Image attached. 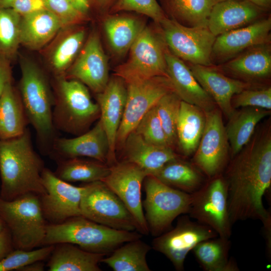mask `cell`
<instances>
[{"label": "cell", "instance_id": "20", "mask_svg": "<svg viewBox=\"0 0 271 271\" xmlns=\"http://www.w3.org/2000/svg\"><path fill=\"white\" fill-rule=\"evenodd\" d=\"M188 66L201 86L228 119L236 111L232 105L233 96L252 86L251 83L225 75L213 66L189 64Z\"/></svg>", "mask_w": 271, "mask_h": 271}, {"label": "cell", "instance_id": "40", "mask_svg": "<svg viewBox=\"0 0 271 271\" xmlns=\"http://www.w3.org/2000/svg\"><path fill=\"white\" fill-rule=\"evenodd\" d=\"M54 245H45L37 249H15L0 261V271L19 270L30 263L43 261L50 256Z\"/></svg>", "mask_w": 271, "mask_h": 271}, {"label": "cell", "instance_id": "37", "mask_svg": "<svg viewBox=\"0 0 271 271\" xmlns=\"http://www.w3.org/2000/svg\"><path fill=\"white\" fill-rule=\"evenodd\" d=\"M21 17L12 8L0 6V55L10 61L21 44Z\"/></svg>", "mask_w": 271, "mask_h": 271}, {"label": "cell", "instance_id": "47", "mask_svg": "<svg viewBox=\"0 0 271 271\" xmlns=\"http://www.w3.org/2000/svg\"><path fill=\"white\" fill-rule=\"evenodd\" d=\"M11 61L0 55V96L6 85L12 82Z\"/></svg>", "mask_w": 271, "mask_h": 271}, {"label": "cell", "instance_id": "45", "mask_svg": "<svg viewBox=\"0 0 271 271\" xmlns=\"http://www.w3.org/2000/svg\"><path fill=\"white\" fill-rule=\"evenodd\" d=\"M11 8L21 16L47 9L44 0H14Z\"/></svg>", "mask_w": 271, "mask_h": 271}, {"label": "cell", "instance_id": "30", "mask_svg": "<svg viewBox=\"0 0 271 271\" xmlns=\"http://www.w3.org/2000/svg\"><path fill=\"white\" fill-rule=\"evenodd\" d=\"M152 176L169 186L189 194L199 190L206 182L205 175L193 164L179 158L166 163Z\"/></svg>", "mask_w": 271, "mask_h": 271}, {"label": "cell", "instance_id": "36", "mask_svg": "<svg viewBox=\"0 0 271 271\" xmlns=\"http://www.w3.org/2000/svg\"><path fill=\"white\" fill-rule=\"evenodd\" d=\"M174 20L187 27H207L216 0H165Z\"/></svg>", "mask_w": 271, "mask_h": 271}, {"label": "cell", "instance_id": "54", "mask_svg": "<svg viewBox=\"0 0 271 271\" xmlns=\"http://www.w3.org/2000/svg\"><path fill=\"white\" fill-rule=\"evenodd\" d=\"M217 3L218 2H220V1H224V0H216Z\"/></svg>", "mask_w": 271, "mask_h": 271}, {"label": "cell", "instance_id": "22", "mask_svg": "<svg viewBox=\"0 0 271 271\" xmlns=\"http://www.w3.org/2000/svg\"><path fill=\"white\" fill-rule=\"evenodd\" d=\"M265 11L248 0L218 2L211 10L207 27L217 37L264 18Z\"/></svg>", "mask_w": 271, "mask_h": 271}, {"label": "cell", "instance_id": "16", "mask_svg": "<svg viewBox=\"0 0 271 271\" xmlns=\"http://www.w3.org/2000/svg\"><path fill=\"white\" fill-rule=\"evenodd\" d=\"M110 172L102 181L121 200L133 216L137 231L147 235L148 226L143 211L141 189L147 174L137 166L122 161L110 166Z\"/></svg>", "mask_w": 271, "mask_h": 271}, {"label": "cell", "instance_id": "19", "mask_svg": "<svg viewBox=\"0 0 271 271\" xmlns=\"http://www.w3.org/2000/svg\"><path fill=\"white\" fill-rule=\"evenodd\" d=\"M68 76L80 81L96 94L105 88L109 81L108 63L96 33L89 36L69 71Z\"/></svg>", "mask_w": 271, "mask_h": 271}, {"label": "cell", "instance_id": "48", "mask_svg": "<svg viewBox=\"0 0 271 271\" xmlns=\"http://www.w3.org/2000/svg\"><path fill=\"white\" fill-rule=\"evenodd\" d=\"M72 5L83 15L87 14L89 10L90 3L89 0H69Z\"/></svg>", "mask_w": 271, "mask_h": 271}, {"label": "cell", "instance_id": "18", "mask_svg": "<svg viewBox=\"0 0 271 271\" xmlns=\"http://www.w3.org/2000/svg\"><path fill=\"white\" fill-rule=\"evenodd\" d=\"M109 143L100 119L86 132L73 138L57 137L49 156L55 161L88 157L100 162H108Z\"/></svg>", "mask_w": 271, "mask_h": 271}, {"label": "cell", "instance_id": "5", "mask_svg": "<svg viewBox=\"0 0 271 271\" xmlns=\"http://www.w3.org/2000/svg\"><path fill=\"white\" fill-rule=\"evenodd\" d=\"M52 117L57 131L80 135L100 116L97 103L91 99L87 86L74 79L56 78Z\"/></svg>", "mask_w": 271, "mask_h": 271}, {"label": "cell", "instance_id": "15", "mask_svg": "<svg viewBox=\"0 0 271 271\" xmlns=\"http://www.w3.org/2000/svg\"><path fill=\"white\" fill-rule=\"evenodd\" d=\"M45 192L39 195L42 212L49 223L58 224L81 216L80 204L84 185L75 186L45 168L42 174Z\"/></svg>", "mask_w": 271, "mask_h": 271}, {"label": "cell", "instance_id": "21", "mask_svg": "<svg viewBox=\"0 0 271 271\" xmlns=\"http://www.w3.org/2000/svg\"><path fill=\"white\" fill-rule=\"evenodd\" d=\"M125 81L115 76L109 80L104 90L97 94L101 121L109 143L108 163L116 161V138L126 103L127 89Z\"/></svg>", "mask_w": 271, "mask_h": 271}, {"label": "cell", "instance_id": "8", "mask_svg": "<svg viewBox=\"0 0 271 271\" xmlns=\"http://www.w3.org/2000/svg\"><path fill=\"white\" fill-rule=\"evenodd\" d=\"M163 37L145 26L131 47L128 59L115 70L125 83L151 78H168Z\"/></svg>", "mask_w": 271, "mask_h": 271}, {"label": "cell", "instance_id": "7", "mask_svg": "<svg viewBox=\"0 0 271 271\" xmlns=\"http://www.w3.org/2000/svg\"><path fill=\"white\" fill-rule=\"evenodd\" d=\"M143 183L145 217L149 232L156 237L170 230L177 217L188 213L191 194L169 186L152 175L147 176Z\"/></svg>", "mask_w": 271, "mask_h": 271}, {"label": "cell", "instance_id": "26", "mask_svg": "<svg viewBox=\"0 0 271 271\" xmlns=\"http://www.w3.org/2000/svg\"><path fill=\"white\" fill-rule=\"evenodd\" d=\"M64 26L60 19L48 9L22 16L21 44L37 50L50 41Z\"/></svg>", "mask_w": 271, "mask_h": 271}, {"label": "cell", "instance_id": "10", "mask_svg": "<svg viewBox=\"0 0 271 271\" xmlns=\"http://www.w3.org/2000/svg\"><path fill=\"white\" fill-rule=\"evenodd\" d=\"M169 50L184 62L213 66L211 61L216 37L207 27H187L167 17L159 24Z\"/></svg>", "mask_w": 271, "mask_h": 271}, {"label": "cell", "instance_id": "44", "mask_svg": "<svg viewBox=\"0 0 271 271\" xmlns=\"http://www.w3.org/2000/svg\"><path fill=\"white\" fill-rule=\"evenodd\" d=\"M47 9L56 16L64 26L82 20L84 15L79 12L69 0H44Z\"/></svg>", "mask_w": 271, "mask_h": 271}, {"label": "cell", "instance_id": "4", "mask_svg": "<svg viewBox=\"0 0 271 271\" xmlns=\"http://www.w3.org/2000/svg\"><path fill=\"white\" fill-rule=\"evenodd\" d=\"M140 237L134 231L115 229L78 216L61 223L47 224L42 245L69 243L88 251L106 254Z\"/></svg>", "mask_w": 271, "mask_h": 271}, {"label": "cell", "instance_id": "12", "mask_svg": "<svg viewBox=\"0 0 271 271\" xmlns=\"http://www.w3.org/2000/svg\"><path fill=\"white\" fill-rule=\"evenodd\" d=\"M126 84L127 96L116 138V149L123 146L126 138L159 100L174 91L169 78L158 76Z\"/></svg>", "mask_w": 271, "mask_h": 271}, {"label": "cell", "instance_id": "3", "mask_svg": "<svg viewBox=\"0 0 271 271\" xmlns=\"http://www.w3.org/2000/svg\"><path fill=\"white\" fill-rule=\"evenodd\" d=\"M21 69L19 92L25 113L36 131L40 150L49 155L58 137L52 117L54 93L47 77L35 63L23 60Z\"/></svg>", "mask_w": 271, "mask_h": 271}, {"label": "cell", "instance_id": "9", "mask_svg": "<svg viewBox=\"0 0 271 271\" xmlns=\"http://www.w3.org/2000/svg\"><path fill=\"white\" fill-rule=\"evenodd\" d=\"M81 215L91 221L120 230H137L136 222L119 197L102 181L84 185Z\"/></svg>", "mask_w": 271, "mask_h": 271}, {"label": "cell", "instance_id": "25", "mask_svg": "<svg viewBox=\"0 0 271 271\" xmlns=\"http://www.w3.org/2000/svg\"><path fill=\"white\" fill-rule=\"evenodd\" d=\"M124 160L132 163L148 175H152L166 163L179 158L170 147L150 144L133 130L124 143Z\"/></svg>", "mask_w": 271, "mask_h": 271}, {"label": "cell", "instance_id": "11", "mask_svg": "<svg viewBox=\"0 0 271 271\" xmlns=\"http://www.w3.org/2000/svg\"><path fill=\"white\" fill-rule=\"evenodd\" d=\"M191 194L188 214L197 222L214 230L220 237L229 238L231 227L227 189L222 174L208 181Z\"/></svg>", "mask_w": 271, "mask_h": 271}, {"label": "cell", "instance_id": "31", "mask_svg": "<svg viewBox=\"0 0 271 271\" xmlns=\"http://www.w3.org/2000/svg\"><path fill=\"white\" fill-rule=\"evenodd\" d=\"M229 238L219 236L203 240L192 249L197 261L205 271H238L232 257H229Z\"/></svg>", "mask_w": 271, "mask_h": 271}, {"label": "cell", "instance_id": "43", "mask_svg": "<svg viewBox=\"0 0 271 271\" xmlns=\"http://www.w3.org/2000/svg\"><path fill=\"white\" fill-rule=\"evenodd\" d=\"M114 11H130L145 15L159 24L166 17L157 0H118Z\"/></svg>", "mask_w": 271, "mask_h": 271}, {"label": "cell", "instance_id": "14", "mask_svg": "<svg viewBox=\"0 0 271 271\" xmlns=\"http://www.w3.org/2000/svg\"><path fill=\"white\" fill-rule=\"evenodd\" d=\"M218 236L210 227L185 215L178 218L175 227L156 236L153 247L165 255L176 270L182 271L187 254L198 243Z\"/></svg>", "mask_w": 271, "mask_h": 271}, {"label": "cell", "instance_id": "24", "mask_svg": "<svg viewBox=\"0 0 271 271\" xmlns=\"http://www.w3.org/2000/svg\"><path fill=\"white\" fill-rule=\"evenodd\" d=\"M219 68L234 78L249 83L265 81L271 74L270 43L249 48Z\"/></svg>", "mask_w": 271, "mask_h": 271}, {"label": "cell", "instance_id": "35", "mask_svg": "<svg viewBox=\"0 0 271 271\" xmlns=\"http://www.w3.org/2000/svg\"><path fill=\"white\" fill-rule=\"evenodd\" d=\"M103 26L112 49L119 55L129 50L145 27L139 20L124 16L108 17L104 21Z\"/></svg>", "mask_w": 271, "mask_h": 271}, {"label": "cell", "instance_id": "42", "mask_svg": "<svg viewBox=\"0 0 271 271\" xmlns=\"http://www.w3.org/2000/svg\"><path fill=\"white\" fill-rule=\"evenodd\" d=\"M235 108L254 107L270 110L271 109V87H250L234 95L232 99Z\"/></svg>", "mask_w": 271, "mask_h": 271}, {"label": "cell", "instance_id": "51", "mask_svg": "<svg viewBox=\"0 0 271 271\" xmlns=\"http://www.w3.org/2000/svg\"><path fill=\"white\" fill-rule=\"evenodd\" d=\"M14 0H0V6L6 8H11Z\"/></svg>", "mask_w": 271, "mask_h": 271}, {"label": "cell", "instance_id": "34", "mask_svg": "<svg viewBox=\"0 0 271 271\" xmlns=\"http://www.w3.org/2000/svg\"><path fill=\"white\" fill-rule=\"evenodd\" d=\"M151 247L140 238L125 242L101 262L114 271H150L146 259Z\"/></svg>", "mask_w": 271, "mask_h": 271}, {"label": "cell", "instance_id": "53", "mask_svg": "<svg viewBox=\"0 0 271 271\" xmlns=\"http://www.w3.org/2000/svg\"><path fill=\"white\" fill-rule=\"evenodd\" d=\"M98 2H99L101 4H104L107 3L108 0H97Z\"/></svg>", "mask_w": 271, "mask_h": 271}, {"label": "cell", "instance_id": "32", "mask_svg": "<svg viewBox=\"0 0 271 271\" xmlns=\"http://www.w3.org/2000/svg\"><path fill=\"white\" fill-rule=\"evenodd\" d=\"M269 113L268 110L254 107L235 112L225 128L232 158L249 142L257 123Z\"/></svg>", "mask_w": 271, "mask_h": 271}, {"label": "cell", "instance_id": "29", "mask_svg": "<svg viewBox=\"0 0 271 271\" xmlns=\"http://www.w3.org/2000/svg\"><path fill=\"white\" fill-rule=\"evenodd\" d=\"M205 112L200 107L181 101L177 123V137L180 150L186 157L194 154L203 133Z\"/></svg>", "mask_w": 271, "mask_h": 271}, {"label": "cell", "instance_id": "2", "mask_svg": "<svg viewBox=\"0 0 271 271\" xmlns=\"http://www.w3.org/2000/svg\"><path fill=\"white\" fill-rule=\"evenodd\" d=\"M45 168L34 150L28 128L18 137L0 140V198L11 201L29 193L44 194L42 174Z\"/></svg>", "mask_w": 271, "mask_h": 271}, {"label": "cell", "instance_id": "17", "mask_svg": "<svg viewBox=\"0 0 271 271\" xmlns=\"http://www.w3.org/2000/svg\"><path fill=\"white\" fill-rule=\"evenodd\" d=\"M270 30L269 16L216 37L212 50V64H222L249 48L270 43Z\"/></svg>", "mask_w": 271, "mask_h": 271}, {"label": "cell", "instance_id": "41", "mask_svg": "<svg viewBox=\"0 0 271 271\" xmlns=\"http://www.w3.org/2000/svg\"><path fill=\"white\" fill-rule=\"evenodd\" d=\"M134 131L150 144L170 147L155 105L143 116Z\"/></svg>", "mask_w": 271, "mask_h": 271}, {"label": "cell", "instance_id": "33", "mask_svg": "<svg viewBox=\"0 0 271 271\" xmlns=\"http://www.w3.org/2000/svg\"><path fill=\"white\" fill-rule=\"evenodd\" d=\"M57 167L54 174L67 182H82L89 183L102 181L110 172V166L95 160L74 158L56 161Z\"/></svg>", "mask_w": 271, "mask_h": 271}, {"label": "cell", "instance_id": "38", "mask_svg": "<svg viewBox=\"0 0 271 271\" xmlns=\"http://www.w3.org/2000/svg\"><path fill=\"white\" fill-rule=\"evenodd\" d=\"M181 99L174 92L163 96L157 102L155 108L171 148L177 141V123Z\"/></svg>", "mask_w": 271, "mask_h": 271}, {"label": "cell", "instance_id": "13", "mask_svg": "<svg viewBox=\"0 0 271 271\" xmlns=\"http://www.w3.org/2000/svg\"><path fill=\"white\" fill-rule=\"evenodd\" d=\"M205 112V126L193 164L209 179L222 174L228 165L229 143L221 111L215 108Z\"/></svg>", "mask_w": 271, "mask_h": 271}, {"label": "cell", "instance_id": "49", "mask_svg": "<svg viewBox=\"0 0 271 271\" xmlns=\"http://www.w3.org/2000/svg\"><path fill=\"white\" fill-rule=\"evenodd\" d=\"M44 270V263L42 261H36L22 267L21 271H42Z\"/></svg>", "mask_w": 271, "mask_h": 271}, {"label": "cell", "instance_id": "1", "mask_svg": "<svg viewBox=\"0 0 271 271\" xmlns=\"http://www.w3.org/2000/svg\"><path fill=\"white\" fill-rule=\"evenodd\" d=\"M232 159L223 175L231 224L251 219L271 225L270 213L263 204L271 185L270 130L256 135Z\"/></svg>", "mask_w": 271, "mask_h": 271}, {"label": "cell", "instance_id": "27", "mask_svg": "<svg viewBox=\"0 0 271 271\" xmlns=\"http://www.w3.org/2000/svg\"><path fill=\"white\" fill-rule=\"evenodd\" d=\"M105 255L61 243L54 245L47 266L49 271H100L99 264Z\"/></svg>", "mask_w": 271, "mask_h": 271}, {"label": "cell", "instance_id": "28", "mask_svg": "<svg viewBox=\"0 0 271 271\" xmlns=\"http://www.w3.org/2000/svg\"><path fill=\"white\" fill-rule=\"evenodd\" d=\"M28 123L19 90L10 82L0 96V140L20 136Z\"/></svg>", "mask_w": 271, "mask_h": 271}, {"label": "cell", "instance_id": "6", "mask_svg": "<svg viewBox=\"0 0 271 271\" xmlns=\"http://www.w3.org/2000/svg\"><path fill=\"white\" fill-rule=\"evenodd\" d=\"M0 217L15 249L31 250L42 245L47 224L39 195L29 193L11 201L0 198Z\"/></svg>", "mask_w": 271, "mask_h": 271}, {"label": "cell", "instance_id": "46", "mask_svg": "<svg viewBox=\"0 0 271 271\" xmlns=\"http://www.w3.org/2000/svg\"><path fill=\"white\" fill-rule=\"evenodd\" d=\"M15 249L11 234L6 227L0 232V261Z\"/></svg>", "mask_w": 271, "mask_h": 271}, {"label": "cell", "instance_id": "50", "mask_svg": "<svg viewBox=\"0 0 271 271\" xmlns=\"http://www.w3.org/2000/svg\"><path fill=\"white\" fill-rule=\"evenodd\" d=\"M257 7L266 11L270 7L271 0H248Z\"/></svg>", "mask_w": 271, "mask_h": 271}, {"label": "cell", "instance_id": "52", "mask_svg": "<svg viewBox=\"0 0 271 271\" xmlns=\"http://www.w3.org/2000/svg\"><path fill=\"white\" fill-rule=\"evenodd\" d=\"M5 227L6 225L1 217H0V232L2 231Z\"/></svg>", "mask_w": 271, "mask_h": 271}, {"label": "cell", "instance_id": "23", "mask_svg": "<svg viewBox=\"0 0 271 271\" xmlns=\"http://www.w3.org/2000/svg\"><path fill=\"white\" fill-rule=\"evenodd\" d=\"M165 59L168 78L174 91L181 100L196 105L205 112L216 108L215 103L198 82L188 65L167 47Z\"/></svg>", "mask_w": 271, "mask_h": 271}, {"label": "cell", "instance_id": "39", "mask_svg": "<svg viewBox=\"0 0 271 271\" xmlns=\"http://www.w3.org/2000/svg\"><path fill=\"white\" fill-rule=\"evenodd\" d=\"M85 36L84 30L74 32L63 39L55 49L51 65L57 74H62L69 67L80 50Z\"/></svg>", "mask_w": 271, "mask_h": 271}]
</instances>
